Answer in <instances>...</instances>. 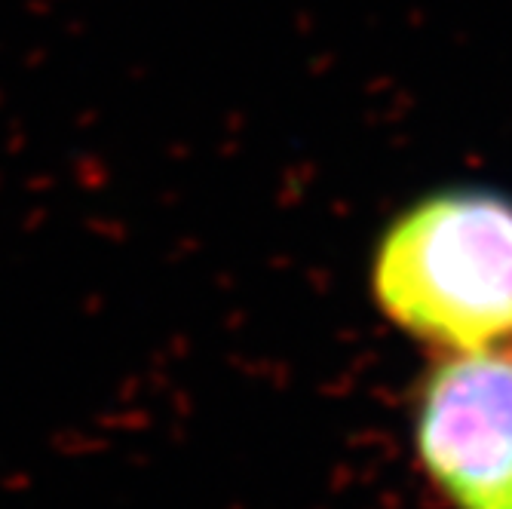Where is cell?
I'll return each mask as SVG.
<instances>
[{"mask_svg":"<svg viewBox=\"0 0 512 509\" xmlns=\"http://www.w3.org/2000/svg\"><path fill=\"white\" fill-rule=\"evenodd\" d=\"M371 289L408 335L448 353L512 341V200L488 191L433 194L378 243Z\"/></svg>","mask_w":512,"mask_h":509,"instance_id":"1","label":"cell"},{"mask_svg":"<svg viewBox=\"0 0 512 509\" xmlns=\"http://www.w3.org/2000/svg\"><path fill=\"white\" fill-rule=\"evenodd\" d=\"M414 445L454 509H512V344L448 353L433 368Z\"/></svg>","mask_w":512,"mask_h":509,"instance_id":"2","label":"cell"}]
</instances>
